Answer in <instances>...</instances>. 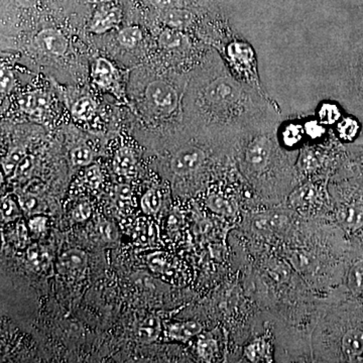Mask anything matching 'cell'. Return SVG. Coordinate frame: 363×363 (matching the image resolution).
I'll use <instances>...</instances> for the list:
<instances>
[{"label":"cell","mask_w":363,"mask_h":363,"mask_svg":"<svg viewBox=\"0 0 363 363\" xmlns=\"http://www.w3.org/2000/svg\"><path fill=\"white\" fill-rule=\"evenodd\" d=\"M193 123L240 140L247 131L281 123V107L238 80L225 64L212 57L196 71L185 96Z\"/></svg>","instance_id":"cell-1"},{"label":"cell","mask_w":363,"mask_h":363,"mask_svg":"<svg viewBox=\"0 0 363 363\" xmlns=\"http://www.w3.org/2000/svg\"><path fill=\"white\" fill-rule=\"evenodd\" d=\"M279 123L247 131L238 140L241 169L255 185L277 187L290 183L292 179V157L279 143Z\"/></svg>","instance_id":"cell-2"},{"label":"cell","mask_w":363,"mask_h":363,"mask_svg":"<svg viewBox=\"0 0 363 363\" xmlns=\"http://www.w3.org/2000/svg\"><path fill=\"white\" fill-rule=\"evenodd\" d=\"M313 342L323 362H363V306H343L327 315Z\"/></svg>","instance_id":"cell-3"},{"label":"cell","mask_w":363,"mask_h":363,"mask_svg":"<svg viewBox=\"0 0 363 363\" xmlns=\"http://www.w3.org/2000/svg\"><path fill=\"white\" fill-rule=\"evenodd\" d=\"M217 49L221 52L224 64L234 77L257 91L262 96L274 100L262 85L257 52L247 40L233 33Z\"/></svg>","instance_id":"cell-4"},{"label":"cell","mask_w":363,"mask_h":363,"mask_svg":"<svg viewBox=\"0 0 363 363\" xmlns=\"http://www.w3.org/2000/svg\"><path fill=\"white\" fill-rule=\"evenodd\" d=\"M340 81L345 96L363 107V30L355 35L344 54Z\"/></svg>","instance_id":"cell-5"},{"label":"cell","mask_w":363,"mask_h":363,"mask_svg":"<svg viewBox=\"0 0 363 363\" xmlns=\"http://www.w3.org/2000/svg\"><path fill=\"white\" fill-rule=\"evenodd\" d=\"M145 95L150 106L162 114L171 116L180 108L182 92L178 86L169 81H152L145 88Z\"/></svg>","instance_id":"cell-6"},{"label":"cell","mask_w":363,"mask_h":363,"mask_svg":"<svg viewBox=\"0 0 363 363\" xmlns=\"http://www.w3.org/2000/svg\"><path fill=\"white\" fill-rule=\"evenodd\" d=\"M207 155L204 150L194 145H187L177 150L172 157L169 166L178 176H189L197 173L206 162Z\"/></svg>","instance_id":"cell-7"},{"label":"cell","mask_w":363,"mask_h":363,"mask_svg":"<svg viewBox=\"0 0 363 363\" xmlns=\"http://www.w3.org/2000/svg\"><path fill=\"white\" fill-rule=\"evenodd\" d=\"M328 150L329 147L324 145L305 147L296 164L298 173L303 176H312L321 171L331 161V157H333L330 156L331 152Z\"/></svg>","instance_id":"cell-8"},{"label":"cell","mask_w":363,"mask_h":363,"mask_svg":"<svg viewBox=\"0 0 363 363\" xmlns=\"http://www.w3.org/2000/svg\"><path fill=\"white\" fill-rule=\"evenodd\" d=\"M35 42L40 51L50 56H64L68 51V40L65 35L57 28H50L40 30L35 35Z\"/></svg>","instance_id":"cell-9"},{"label":"cell","mask_w":363,"mask_h":363,"mask_svg":"<svg viewBox=\"0 0 363 363\" xmlns=\"http://www.w3.org/2000/svg\"><path fill=\"white\" fill-rule=\"evenodd\" d=\"M279 143L286 149H295L304 142L306 136L304 119H292L279 123L278 128Z\"/></svg>","instance_id":"cell-10"},{"label":"cell","mask_w":363,"mask_h":363,"mask_svg":"<svg viewBox=\"0 0 363 363\" xmlns=\"http://www.w3.org/2000/svg\"><path fill=\"white\" fill-rule=\"evenodd\" d=\"M159 44L168 51H178L183 54H193V42L185 30L168 28L161 33Z\"/></svg>","instance_id":"cell-11"},{"label":"cell","mask_w":363,"mask_h":363,"mask_svg":"<svg viewBox=\"0 0 363 363\" xmlns=\"http://www.w3.org/2000/svg\"><path fill=\"white\" fill-rule=\"evenodd\" d=\"M362 131V123L357 117L351 114H343L335 124L334 135L338 138L339 142L350 143L354 142Z\"/></svg>","instance_id":"cell-12"},{"label":"cell","mask_w":363,"mask_h":363,"mask_svg":"<svg viewBox=\"0 0 363 363\" xmlns=\"http://www.w3.org/2000/svg\"><path fill=\"white\" fill-rule=\"evenodd\" d=\"M344 112L339 104L333 101H323L318 105L315 117L325 126L335 125Z\"/></svg>","instance_id":"cell-13"},{"label":"cell","mask_w":363,"mask_h":363,"mask_svg":"<svg viewBox=\"0 0 363 363\" xmlns=\"http://www.w3.org/2000/svg\"><path fill=\"white\" fill-rule=\"evenodd\" d=\"M87 262V255L83 250H70L60 257L59 266L62 271L76 272L84 269Z\"/></svg>","instance_id":"cell-14"},{"label":"cell","mask_w":363,"mask_h":363,"mask_svg":"<svg viewBox=\"0 0 363 363\" xmlns=\"http://www.w3.org/2000/svg\"><path fill=\"white\" fill-rule=\"evenodd\" d=\"M121 23V16H119L117 9H111L97 14L95 16L94 21L91 26V32L94 33H104L108 30H113Z\"/></svg>","instance_id":"cell-15"},{"label":"cell","mask_w":363,"mask_h":363,"mask_svg":"<svg viewBox=\"0 0 363 363\" xmlns=\"http://www.w3.org/2000/svg\"><path fill=\"white\" fill-rule=\"evenodd\" d=\"M114 169L116 173L123 176H133L135 172V157L130 150H119L114 157Z\"/></svg>","instance_id":"cell-16"},{"label":"cell","mask_w":363,"mask_h":363,"mask_svg":"<svg viewBox=\"0 0 363 363\" xmlns=\"http://www.w3.org/2000/svg\"><path fill=\"white\" fill-rule=\"evenodd\" d=\"M202 330V326L197 322L189 321L171 325L169 329V336L176 340L187 341L194 337Z\"/></svg>","instance_id":"cell-17"},{"label":"cell","mask_w":363,"mask_h":363,"mask_svg":"<svg viewBox=\"0 0 363 363\" xmlns=\"http://www.w3.org/2000/svg\"><path fill=\"white\" fill-rule=\"evenodd\" d=\"M161 331V325L159 319L155 317H150L143 322L138 329V338L140 342L149 343L156 340Z\"/></svg>","instance_id":"cell-18"},{"label":"cell","mask_w":363,"mask_h":363,"mask_svg":"<svg viewBox=\"0 0 363 363\" xmlns=\"http://www.w3.org/2000/svg\"><path fill=\"white\" fill-rule=\"evenodd\" d=\"M114 75V68L111 62L105 58H99L95 63L93 77L98 84L108 86Z\"/></svg>","instance_id":"cell-19"},{"label":"cell","mask_w":363,"mask_h":363,"mask_svg":"<svg viewBox=\"0 0 363 363\" xmlns=\"http://www.w3.org/2000/svg\"><path fill=\"white\" fill-rule=\"evenodd\" d=\"M143 40V33L138 26L124 28L117 35V42L126 49H133Z\"/></svg>","instance_id":"cell-20"},{"label":"cell","mask_w":363,"mask_h":363,"mask_svg":"<svg viewBox=\"0 0 363 363\" xmlns=\"http://www.w3.org/2000/svg\"><path fill=\"white\" fill-rule=\"evenodd\" d=\"M28 260L30 266L37 271L45 269L49 264V255L44 247L40 245H33L28 250Z\"/></svg>","instance_id":"cell-21"},{"label":"cell","mask_w":363,"mask_h":363,"mask_svg":"<svg viewBox=\"0 0 363 363\" xmlns=\"http://www.w3.org/2000/svg\"><path fill=\"white\" fill-rule=\"evenodd\" d=\"M208 207L215 212L221 215H233L234 209L230 201L218 195L210 196L207 201Z\"/></svg>","instance_id":"cell-22"},{"label":"cell","mask_w":363,"mask_h":363,"mask_svg":"<svg viewBox=\"0 0 363 363\" xmlns=\"http://www.w3.org/2000/svg\"><path fill=\"white\" fill-rule=\"evenodd\" d=\"M21 206L28 214L42 213L45 210V204L38 196L25 194L20 198Z\"/></svg>","instance_id":"cell-23"},{"label":"cell","mask_w":363,"mask_h":363,"mask_svg":"<svg viewBox=\"0 0 363 363\" xmlns=\"http://www.w3.org/2000/svg\"><path fill=\"white\" fill-rule=\"evenodd\" d=\"M71 160L75 166H87L93 160L92 150L87 145H79L72 150Z\"/></svg>","instance_id":"cell-24"},{"label":"cell","mask_w":363,"mask_h":363,"mask_svg":"<svg viewBox=\"0 0 363 363\" xmlns=\"http://www.w3.org/2000/svg\"><path fill=\"white\" fill-rule=\"evenodd\" d=\"M142 206L147 213L156 214L161 207V197L155 190H150L143 197Z\"/></svg>","instance_id":"cell-25"},{"label":"cell","mask_w":363,"mask_h":363,"mask_svg":"<svg viewBox=\"0 0 363 363\" xmlns=\"http://www.w3.org/2000/svg\"><path fill=\"white\" fill-rule=\"evenodd\" d=\"M94 112V104L88 98L79 100L73 108V113L80 119H88Z\"/></svg>","instance_id":"cell-26"},{"label":"cell","mask_w":363,"mask_h":363,"mask_svg":"<svg viewBox=\"0 0 363 363\" xmlns=\"http://www.w3.org/2000/svg\"><path fill=\"white\" fill-rule=\"evenodd\" d=\"M26 157L25 152L21 149L11 150L9 156L4 162V169L6 175H9L11 172L16 171V167L20 164L21 160Z\"/></svg>","instance_id":"cell-27"},{"label":"cell","mask_w":363,"mask_h":363,"mask_svg":"<svg viewBox=\"0 0 363 363\" xmlns=\"http://www.w3.org/2000/svg\"><path fill=\"white\" fill-rule=\"evenodd\" d=\"M20 217V209L11 199L4 200L1 204V218L6 222L16 220Z\"/></svg>","instance_id":"cell-28"},{"label":"cell","mask_w":363,"mask_h":363,"mask_svg":"<svg viewBox=\"0 0 363 363\" xmlns=\"http://www.w3.org/2000/svg\"><path fill=\"white\" fill-rule=\"evenodd\" d=\"M350 285L353 291L363 292V264H358L351 272Z\"/></svg>","instance_id":"cell-29"},{"label":"cell","mask_w":363,"mask_h":363,"mask_svg":"<svg viewBox=\"0 0 363 363\" xmlns=\"http://www.w3.org/2000/svg\"><path fill=\"white\" fill-rule=\"evenodd\" d=\"M147 262H149V266L152 271L162 272L167 269V262L162 253H152L147 259Z\"/></svg>","instance_id":"cell-30"},{"label":"cell","mask_w":363,"mask_h":363,"mask_svg":"<svg viewBox=\"0 0 363 363\" xmlns=\"http://www.w3.org/2000/svg\"><path fill=\"white\" fill-rule=\"evenodd\" d=\"M98 230H99L100 235L106 241L116 240L117 233L114 226L109 222L104 221L100 222L98 225Z\"/></svg>","instance_id":"cell-31"},{"label":"cell","mask_w":363,"mask_h":363,"mask_svg":"<svg viewBox=\"0 0 363 363\" xmlns=\"http://www.w3.org/2000/svg\"><path fill=\"white\" fill-rule=\"evenodd\" d=\"M91 215V208L88 204H80L78 205L75 209L72 212V217L74 220L77 222H82L87 220Z\"/></svg>","instance_id":"cell-32"},{"label":"cell","mask_w":363,"mask_h":363,"mask_svg":"<svg viewBox=\"0 0 363 363\" xmlns=\"http://www.w3.org/2000/svg\"><path fill=\"white\" fill-rule=\"evenodd\" d=\"M116 194L118 202L123 205H128L133 197V192L128 185H119L116 188Z\"/></svg>","instance_id":"cell-33"},{"label":"cell","mask_w":363,"mask_h":363,"mask_svg":"<svg viewBox=\"0 0 363 363\" xmlns=\"http://www.w3.org/2000/svg\"><path fill=\"white\" fill-rule=\"evenodd\" d=\"M33 168V159L30 157H25L20 162L16 169V176L25 177L30 174V169Z\"/></svg>","instance_id":"cell-34"},{"label":"cell","mask_w":363,"mask_h":363,"mask_svg":"<svg viewBox=\"0 0 363 363\" xmlns=\"http://www.w3.org/2000/svg\"><path fill=\"white\" fill-rule=\"evenodd\" d=\"M16 245H18L20 247H25L26 243H28V230H26V228L23 224H18V227H16Z\"/></svg>","instance_id":"cell-35"},{"label":"cell","mask_w":363,"mask_h":363,"mask_svg":"<svg viewBox=\"0 0 363 363\" xmlns=\"http://www.w3.org/2000/svg\"><path fill=\"white\" fill-rule=\"evenodd\" d=\"M45 225H47V219L45 217H35L30 221V228L33 233H44Z\"/></svg>","instance_id":"cell-36"},{"label":"cell","mask_w":363,"mask_h":363,"mask_svg":"<svg viewBox=\"0 0 363 363\" xmlns=\"http://www.w3.org/2000/svg\"><path fill=\"white\" fill-rule=\"evenodd\" d=\"M87 181L92 187H98L100 182H101V177H100V173L97 168H91L89 171H88Z\"/></svg>","instance_id":"cell-37"},{"label":"cell","mask_w":363,"mask_h":363,"mask_svg":"<svg viewBox=\"0 0 363 363\" xmlns=\"http://www.w3.org/2000/svg\"><path fill=\"white\" fill-rule=\"evenodd\" d=\"M13 79H11V74L7 73L6 71H1V90L2 92H7L9 88L11 87Z\"/></svg>","instance_id":"cell-38"},{"label":"cell","mask_w":363,"mask_h":363,"mask_svg":"<svg viewBox=\"0 0 363 363\" xmlns=\"http://www.w3.org/2000/svg\"><path fill=\"white\" fill-rule=\"evenodd\" d=\"M43 186L40 183H32L28 186L26 190V194L38 196L42 192Z\"/></svg>","instance_id":"cell-39"},{"label":"cell","mask_w":363,"mask_h":363,"mask_svg":"<svg viewBox=\"0 0 363 363\" xmlns=\"http://www.w3.org/2000/svg\"><path fill=\"white\" fill-rule=\"evenodd\" d=\"M16 1H18V6L25 7V9H30V7L37 6L40 0H16Z\"/></svg>","instance_id":"cell-40"}]
</instances>
